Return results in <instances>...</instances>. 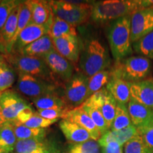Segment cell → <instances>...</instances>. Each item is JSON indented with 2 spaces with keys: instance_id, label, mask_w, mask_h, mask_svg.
Returning a JSON list of instances; mask_svg holds the SVG:
<instances>
[{
  "instance_id": "681fc988",
  "label": "cell",
  "mask_w": 153,
  "mask_h": 153,
  "mask_svg": "<svg viewBox=\"0 0 153 153\" xmlns=\"http://www.w3.org/2000/svg\"><path fill=\"white\" fill-rule=\"evenodd\" d=\"M1 0H0V3H1Z\"/></svg>"
},
{
  "instance_id": "4316f807",
  "label": "cell",
  "mask_w": 153,
  "mask_h": 153,
  "mask_svg": "<svg viewBox=\"0 0 153 153\" xmlns=\"http://www.w3.org/2000/svg\"><path fill=\"white\" fill-rule=\"evenodd\" d=\"M52 146L45 139L17 140L14 151L16 153H32L40 149H48Z\"/></svg>"
},
{
  "instance_id": "f907efd6",
  "label": "cell",
  "mask_w": 153,
  "mask_h": 153,
  "mask_svg": "<svg viewBox=\"0 0 153 153\" xmlns=\"http://www.w3.org/2000/svg\"><path fill=\"white\" fill-rule=\"evenodd\" d=\"M57 153H58V152H57Z\"/></svg>"
},
{
  "instance_id": "30bf717a",
  "label": "cell",
  "mask_w": 153,
  "mask_h": 153,
  "mask_svg": "<svg viewBox=\"0 0 153 153\" xmlns=\"http://www.w3.org/2000/svg\"><path fill=\"white\" fill-rule=\"evenodd\" d=\"M28 106V101L12 89L4 91L0 97V110L6 121L9 123L16 121L19 113Z\"/></svg>"
},
{
  "instance_id": "4dcf8cb0",
  "label": "cell",
  "mask_w": 153,
  "mask_h": 153,
  "mask_svg": "<svg viewBox=\"0 0 153 153\" xmlns=\"http://www.w3.org/2000/svg\"><path fill=\"white\" fill-rule=\"evenodd\" d=\"M82 106L84 108V109L86 111V112L90 116L94 123L97 126V127L98 128L99 131L101 133V135L109 131L110 128L107 125L106 120L104 119L102 114L89 99H87V101Z\"/></svg>"
},
{
  "instance_id": "e575fe53",
  "label": "cell",
  "mask_w": 153,
  "mask_h": 153,
  "mask_svg": "<svg viewBox=\"0 0 153 153\" xmlns=\"http://www.w3.org/2000/svg\"><path fill=\"white\" fill-rule=\"evenodd\" d=\"M68 153H100V146L98 141L90 139L84 143L71 144Z\"/></svg>"
},
{
  "instance_id": "d590c367",
  "label": "cell",
  "mask_w": 153,
  "mask_h": 153,
  "mask_svg": "<svg viewBox=\"0 0 153 153\" xmlns=\"http://www.w3.org/2000/svg\"><path fill=\"white\" fill-rule=\"evenodd\" d=\"M22 2L18 0H3L0 3V33L12 11Z\"/></svg>"
},
{
  "instance_id": "cb8c5ba5",
  "label": "cell",
  "mask_w": 153,
  "mask_h": 153,
  "mask_svg": "<svg viewBox=\"0 0 153 153\" xmlns=\"http://www.w3.org/2000/svg\"><path fill=\"white\" fill-rule=\"evenodd\" d=\"M20 4L17 6L16 8L12 11L10 16L7 19V22H6L1 33L6 43V45H7L9 54L12 53L13 51L12 43L17 28L19 13V10H20Z\"/></svg>"
},
{
  "instance_id": "5bb4252c",
  "label": "cell",
  "mask_w": 153,
  "mask_h": 153,
  "mask_svg": "<svg viewBox=\"0 0 153 153\" xmlns=\"http://www.w3.org/2000/svg\"><path fill=\"white\" fill-rule=\"evenodd\" d=\"M62 119L73 122L85 128L89 133L91 138L94 140L98 141L101 136V133L98 128L82 106L68 111L65 114Z\"/></svg>"
},
{
  "instance_id": "7bdbcfd3",
  "label": "cell",
  "mask_w": 153,
  "mask_h": 153,
  "mask_svg": "<svg viewBox=\"0 0 153 153\" xmlns=\"http://www.w3.org/2000/svg\"><path fill=\"white\" fill-rule=\"evenodd\" d=\"M0 54L2 55H7L9 54L8 51H7V45L2 37V35L0 33Z\"/></svg>"
},
{
  "instance_id": "8992f818",
  "label": "cell",
  "mask_w": 153,
  "mask_h": 153,
  "mask_svg": "<svg viewBox=\"0 0 153 153\" xmlns=\"http://www.w3.org/2000/svg\"><path fill=\"white\" fill-rule=\"evenodd\" d=\"M53 14L74 26L87 23L91 18L92 4L67 1H50Z\"/></svg>"
},
{
  "instance_id": "ffe728a7",
  "label": "cell",
  "mask_w": 153,
  "mask_h": 153,
  "mask_svg": "<svg viewBox=\"0 0 153 153\" xmlns=\"http://www.w3.org/2000/svg\"><path fill=\"white\" fill-rule=\"evenodd\" d=\"M32 22L31 23L41 26H51L53 16L50 1L30 0Z\"/></svg>"
},
{
  "instance_id": "60d3db41",
  "label": "cell",
  "mask_w": 153,
  "mask_h": 153,
  "mask_svg": "<svg viewBox=\"0 0 153 153\" xmlns=\"http://www.w3.org/2000/svg\"><path fill=\"white\" fill-rule=\"evenodd\" d=\"M35 113L36 112L32 108L31 106L29 105V106H26V108H24V109L19 113L16 121L20 123L25 124L28 120L30 119V118L33 116Z\"/></svg>"
},
{
  "instance_id": "8d00e7d4",
  "label": "cell",
  "mask_w": 153,
  "mask_h": 153,
  "mask_svg": "<svg viewBox=\"0 0 153 153\" xmlns=\"http://www.w3.org/2000/svg\"><path fill=\"white\" fill-rule=\"evenodd\" d=\"M124 153H152L140 135L134 137L124 145Z\"/></svg>"
},
{
  "instance_id": "e0dca14e",
  "label": "cell",
  "mask_w": 153,
  "mask_h": 153,
  "mask_svg": "<svg viewBox=\"0 0 153 153\" xmlns=\"http://www.w3.org/2000/svg\"><path fill=\"white\" fill-rule=\"evenodd\" d=\"M128 110L132 123L137 128L153 122V110L137 102L132 98L128 104Z\"/></svg>"
},
{
  "instance_id": "f35d334b",
  "label": "cell",
  "mask_w": 153,
  "mask_h": 153,
  "mask_svg": "<svg viewBox=\"0 0 153 153\" xmlns=\"http://www.w3.org/2000/svg\"><path fill=\"white\" fill-rule=\"evenodd\" d=\"M139 135L153 153V122L137 128Z\"/></svg>"
},
{
  "instance_id": "c3c4849f",
  "label": "cell",
  "mask_w": 153,
  "mask_h": 153,
  "mask_svg": "<svg viewBox=\"0 0 153 153\" xmlns=\"http://www.w3.org/2000/svg\"><path fill=\"white\" fill-rule=\"evenodd\" d=\"M1 94H2V92H1V91H0V97H1Z\"/></svg>"
},
{
  "instance_id": "ba28073f",
  "label": "cell",
  "mask_w": 153,
  "mask_h": 153,
  "mask_svg": "<svg viewBox=\"0 0 153 153\" xmlns=\"http://www.w3.org/2000/svg\"><path fill=\"white\" fill-rule=\"evenodd\" d=\"M88 79L79 72L74 74L72 79L65 85L62 97L69 110L82 106L89 99Z\"/></svg>"
},
{
  "instance_id": "d4e9b609",
  "label": "cell",
  "mask_w": 153,
  "mask_h": 153,
  "mask_svg": "<svg viewBox=\"0 0 153 153\" xmlns=\"http://www.w3.org/2000/svg\"><path fill=\"white\" fill-rule=\"evenodd\" d=\"M48 35L52 39H55L65 36H77V32L75 26L53 14Z\"/></svg>"
},
{
  "instance_id": "f6af8a7d",
  "label": "cell",
  "mask_w": 153,
  "mask_h": 153,
  "mask_svg": "<svg viewBox=\"0 0 153 153\" xmlns=\"http://www.w3.org/2000/svg\"><path fill=\"white\" fill-rule=\"evenodd\" d=\"M6 123H7V121H6L4 118L3 115L1 112V110H0V128L2 127V126L4 125Z\"/></svg>"
},
{
  "instance_id": "ee69618b",
  "label": "cell",
  "mask_w": 153,
  "mask_h": 153,
  "mask_svg": "<svg viewBox=\"0 0 153 153\" xmlns=\"http://www.w3.org/2000/svg\"><path fill=\"white\" fill-rule=\"evenodd\" d=\"M58 152L56 149L53 145L51 147H50L48 149H40V150H36L33 152L32 153H57Z\"/></svg>"
},
{
  "instance_id": "44dd1931",
  "label": "cell",
  "mask_w": 153,
  "mask_h": 153,
  "mask_svg": "<svg viewBox=\"0 0 153 153\" xmlns=\"http://www.w3.org/2000/svg\"><path fill=\"white\" fill-rule=\"evenodd\" d=\"M59 126L67 140L71 144L84 143L91 139L89 133L85 128L70 120L62 119Z\"/></svg>"
},
{
  "instance_id": "b9f144b4",
  "label": "cell",
  "mask_w": 153,
  "mask_h": 153,
  "mask_svg": "<svg viewBox=\"0 0 153 153\" xmlns=\"http://www.w3.org/2000/svg\"><path fill=\"white\" fill-rule=\"evenodd\" d=\"M123 146L116 142H111L102 148V153H123Z\"/></svg>"
},
{
  "instance_id": "3957f363",
  "label": "cell",
  "mask_w": 153,
  "mask_h": 153,
  "mask_svg": "<svg viewBox=\"0 0 153 153\" xmlns=\"http://www.w3.org/2000/svg\"><path fill=\"white\" fill-rule=\"evenodd\" d=\"M110 64L108 51L99 40L90 39L82 46L78 65L79 72L87 77L106 70Z\"/></svg>"
},
{
  "instance_id": "7a4b0ae2",
  "label": "cell",
  "mask_w": 153,
  "mask_h": 153,
  "mask_svg": "<svg viewBox=\"0 0 153 153\" xmlns=\"http://www.w3.org/2000/svg\"><path fill=\"white\" fill-rule=\"evenodd\" d=\"M108 40L116 62L131 56L133 49L131 42V15L111 22L108 29Z\"/></svg>"
},
{
  "instance_id": "6da1fadb",
  "label": "cell",
  "mask_w": 153,
  "mask_h": 153,
  "mask_svg": "<svg viewBox=\"0 0 153 153\" xmlns=\"http://www.w3.org/2000/svg\"><path fill=\"white\" fill-rule=\"evenodd\" d=\"M153 0H106L92 4L91 19L99 24L112 22L142 9L151 8Z\"/></svg>"
},
{
  "instance_id": "836d02e7",
  "label": "cell",
  "mask_w": 153,
  "mask_h": 153,
  "mask_svg": "<svg viewBox=\"0 0 153 153\" xmlns=\"http://www.w3.org/2000/svg\"><path fill=\"white\" fill-rule=\"evenodd\" d=\"M16 79L15 70L9 63L4 61L0 66V91L8 90L14 84Z\"/></svg>"
},
{
  "instance_id": "1f68e13d",
  "label": "cell",
  "mask_w": 153,
  "mask_h": 153,
  "mask_svg": "<svg viewBox=\"0 0 153 153\" xmlns=\"http://www.w3.org/2000/svg\"><path fill=\"white\" fill-rule=\"evenodd\" d=\"M133 49L139 55L153 60V30L134 43Z\"/></svg>"
},
{
  "instance_id": "603a6c76",
  "label": "cell",
  "mask_w": 153,
  "mask_h": 153,
  "mask_svg": "<svg viewBox=\"0 0 153 153\" xmlns=\"http://www.w3.org/2000/svg\"><path fill=\"white\" fill-rule=\"evenodd\" d=\"M33 103L38 110L50 109V108H60L70 111L63 99L57 92L51 93L38 98L33 99Z\"/></svg>"
},
{
  "instance_id": "277c9868",
  "label": "cell",
  "mask_w": 153,
  "mask_h": 153,
  "mask_svg": "<svg viewBox=\"0 0 153 153\" xmlns=\"http://www.w3.org/2000/svg\"><path fill=\"white\" fill-rule=\"evenodd\" d=\"M3 55L6 62L19 73L30 74L60 87L62 86L42 57L26 56L19 53Z\"/></svg>"
},
{
  "instance_id": "4fadbf2b",
  "label": "cell",
  "mask_w": 153,
  "mask_h": 153,
  "mask_svg": "<svg viewBox=\"0 0 153 153\" xmlns=\"http://www.w3.org/2000/svg\"><path fill=\"white\" fill-rule=\"evenodd\" d=\"M88 99H89L100 111L111 130L116 116V106H117V102L112 97V95L107 91L106 87H104Z\"/></svg>"
},
{
  "instance_id": "d6986e66",
  "label": "cell",
  "mask_w": 153,
  "mask_h": 153,
  "mask_svg": "<svg viewBox=\"0 0 153 153\" xmlns=\"http://www.w3.org/2000/svg\"><path fill=\"white\" fill-rule=\"evenodd\" d=\"M138 135L137 128L133 125L118 131L109 130L104 135H101L98 140V143L101 148L106 146L111 142H116L121 146H124L126 143Z\"/></svg>"
},
{
  "instance_id": "f546056e",
  "label": "cell",
  "mask_w": 153,
  "mask_h": 153,
  "mask_svg": "<svg viewBox=\"0 0 153 153\" xmlns=\"http://www.w3.org/2000/svg\"><path fill=\"white\" fill-rule=\"evenodd\" d=\"M32 22V13L31 7H30V0L24 1L20 4V10L19 13L18 24H17V28L15 33V36L13 40V48L16 38L23 30L28 25H29Z\"/></svg>"
},
{
  "instance_id": "74e56055",
  "label": "cell",
  "mask_w": 153,
  "mask_h": 153,
  "mask_svg": "<svg viewBox=\"0 0 153 153\" xmlns=\"http://www.w3.org/2000/svg\"><path fill=\"white\" fill-rule=\"evenodd\" d=\"M58 120H48L46 118H44L39 116L37 113H35L33 116L30 118L29 120H28L24 124L27 127L31 128H43L45 129L46 128L49 127Z\"/></svg>"
},
{
  "instance_id": "83f0119b",
  "label": "cell",
  "mask_w": 153,
  "mask_h": 153,
  "mask_svg": "<svg viewBox=\"0 0 153 153\" xmlns=\"http://www.w3.org/2000/svg\"><path fill=\"white\" fill-rule=\"evenodd\" d=\"M13 126L17 140L25 139H45L46 136V130L43 128H31L24 124L17 121L10 123Z\"/></svg>"
},
{
  "instance_id": "5b68a950",
  "label": "cell",
  "mask_w": 153,
  "mask_h": 153,
  "mask_svg": "<svg viewBox=\"0 0 153 153\" xmlns=\"http://www.w3.org/2000/svg\"><path fill=\"white\" fill-rule=\"evenodd\" d=\"M150 70V59L136 55L116 62L110 71L111 76L121 78L130 83H134L147 79Z\"/></svg>"
},
{
  "instance_id": "f1b7e54d",
  "label": "cell",
  "mask_w": 153,
  "mask_h": 153,
  "mask_svg": "<svg viewBox=\"0 0 153 153\" xmlns=\"http://www.w3.org/2000/svg\"><path fill=\"white\" fill-rule=\"evenodd\" d=\"M111 79V71L106 70L94 74L88 79V97H91L103 88L106 87Z\"/></svg>"
},
{
  "instance_id": "ab89813d",
  "label": "cell",
  "mask_w": 153,
  "mask_h": 153,
  "mask_svg": "<svg viewBox=\"0 0 153 153\" xmlns=\"http://www.w3.org/2000/svg\"><path fill=\"white\" fill-rule=\"evenodd\" d=\"M68 111L60 108H50V109L38 110L36 113L41 117L48 120H58L60 118H63L65 114Z\"/></svg>"
},
{
  "instance_id": "ac0fdd59",
  "label": "cell",
  "mask_w": 153,
  "mask_h": 153,
  "mask_svg": "<svg viewBox=\"0 0 153 153\" xmlns=\"http://www.w3.org/2000/svg\"><path fill=\"white\" fill-rule=\"evenodd\" d=\"M106 89L117 104L127 105L131 100V83L121 78L111 76Z\"/></svg>"
},
{
  "instance_id": "7c38bea8",
  "label": "cell",
  "mask_w": 153,
  "mask_h": 153,
  "mask_svg": "<svg viewBox=\"0 0 153 153\" xmlns=\"http://www.w3.org/2000/svg\"><path fill=\"white\" fill-rule=\"evenodd\" d=\"M54 49L59 54L70 61L76 68L79 63L82 48L77 36H65L52 39Z\"/></svg>"
},
{
  "instance_id": "52a82bcc",
  "label": "cell",
  "mask_w": 153,
  "mask_h": 153,
  "mask_svg": "<svg viewBox=\"0 0 153 153\" xmlns=\"http://www.w3.org/2000/svg\"><path fill=\"white\" fill-rule=\"evenodd\" d=\"M60 86L55 85L36 77L30 74L19 72L16 83V89L19 92L30 98L36 99L48 94L57 92Z\"/></svg>"
},
{
  "instance_id": "484cf974",
  "label": "cell",
  "mask_w": 153,
  "mask_h": 153,
  "mask_svg": "<svg viewBox=\"0 0 153 153\" xmlns=\"http://www.w3.org/2000/svg\"><path fill=\"white\" fill-rule=\"evenodd\" d=\"M17 138L13 126L7 122L0 128V150L4 153H11L14 151Z\"/></svg>"
},
{
  "instance_id": "7dc6e473",
  "label": "cell",
  "mask_w": 153,
  "mask_h": 153,
  "mask_svg": "<svg viewBox=\"0 0 153 153\" xmlns=\"http://www.w3.org/2000/svg\"><path fill=\"white\" fill-rule=\"evenodd\" d=\"M4 61H5V60H2V61H1V60H0V66H1V65L2 64V62H4Z\"/></svg>"
},
{
  "instance_id": "d6a6232c",
  "label": "cell",
  "mask_w": 153,
  "mask_h": 153,
  "mask_svg": "<svg viewBox=\"0 0 153 153\" xmlns=\"http://www.w3.org/2000/svg\"><path fill=\"white\" fill-rule=\"evenodd\" d=\"M131 126H133V123H132L131 116L128 110V105L117 104L116 116H115L111 130L118 131V130L124 129Z\"/></svg>"
},
{
  "instance_id": "9a60e30c",
  "label": "cell",
  "mask_w": 153,
  "mask_h": 153,
  "mask_svg": "<svg viewBox=\"0 0 153 153\" xmlns=\"http://www.w3.org/2000/svg\"><path fill=\"white\" fill-rule=\"evenodd\" d=\"M131 97L137 102L153 110V78L131 83Z\"/></svg>"
},
{
  "instance_id": "8fae6325",
  "label": "cell",
  "mask_w": 153,
  "mask_h": 153,
  "mask_svg": "<svg viewBox=\"0 0 153 153\" xmlns=\"http://www.w3.org/2000/svg\"><path fill=\"white\" fill-rule=\"evenodd\" d=\"M131 42L135 43L140 38L153 30V8L140 10L131 15Z\"/></svg>"
},
{
  "instance_id": "7402d4cb",
  "label": "cell",
  "mask_w": 153,
  "mask_h": 153,
  "mask_svg": "<svg viewBox=\"0 0 153 153\" xmlns=\"http://www.w3.org/2000/svg\"><path fill=\"white\" fill-rule=\"evenodd\" d=\"M53 49H54V46H53L52 38L50 37L49 35L45 34L39 39L36 40V41L29 44L27 46L24 47L18 53L22 55H26V56L43 58L48 53Z\"/></svg>"
},
{
  "instance_id": "9c48e42d",
  "label": "cell",
  "mask_w": 153,
  "mask_h": 153,
  "mask_svg": "<svg viewBox=\"0 0 153 153\" xmlns=\"http://www.w3.org/2000/svg\"><path fill=\"white\" fill-rule=\"evenodd\" d=\"M43 59L61 85L62 83L65 86L75 74L76 68L74 65L59 54L55 49L48 53Z\"/></svg>"
},
{
  "instance_id": "2e32d148",
  "label": "cell",
  "mask_w": 153,
  "mask_h": 153,
  "mask_svg": "<svg viewBox=\"0 0 153 153\" xmlns=\"http://www.w3.org/2000/svg\"><path fill=\"white\" fill-rule=\"evenodd\" d=\"M49 26H41L30 23L21 32L15 42L12 53H18L24 47L48 34Z\"/></svg>"
},
{
  "instance_id": "bcb514c9",
  "label": "cell",
  "mask_w": 153,
  "mask_h": 153,
  "mask_svg": "<svg viewBox=\"0 0 153 153\" xmlns=\"http://www.w3.org/2000/svg\"><path fill=\"white\" fill-rule=\"evenodd\" d=\"M0 60H1V61L5 60L4 57V55L2 54H0Z\"/></svg>"
}]
</instances>
